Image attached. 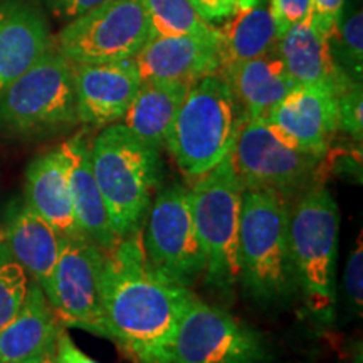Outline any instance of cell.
<instances>
[{"label": "cell", "mask_w": 363, "mask_h": 363, "mask_svg": "<svg viewBox=\"0 0 363 363\" xmlns=\"http://www.w3.org/2000/svg\"><path fill=\"white\" fill-rule=\"evenodd\" d=\"M195 294L145 261L142 230L104 252L103 308L108 340L135 363H165L177 325Z\"/></svg>", "instance_id": "1"}, {"label": "cell", "mask_w": 363, "mask_h": 363, "mask_svg": "<svg viewBox=\"0 0 363 363\" xmlns=\"http://www.w3.org/2000/svg\"><path fill=\"white\" fill-rule=\"evenodd\" d=\"M89 155L116 238L140 233L160 190V150L136 138L123 123H113L91 142Z\"/></svg>", "instance_id": "2"}, {"label": "cell", "mask_w": 363, "mask_h": 363, "mask_svg": "<svg viewBox=\"0 0 363 363\" xmlns=\"http://www.w3.org/2000/svg\"><path fill=\"white\" fill-rule=\"evenodd\" d=\"M289 252L306 306L330 323L337 305L340 208L323 185L299 194L288 211Z\"/></svg>", "instance_id": "3"}, {"label": "cell", "mask_w": 363, "mask_h": 363, "mask_svg": "<svg viewBox=\"0 0 363 363\" xmlns=\"http://www.w3.org/2000/svg\"><path fill=\"white\" fill-rule=\"evenodd\" d=\"M244 113L222 72L195 81L177 111L167 136L177 167L189 179L214 170L233 152Z\"/></svg>", "instance_id": "4"}, {"label": "cell", "mask_w": 363, "mask_h": 363, "mask_svg": "<svg viewBox=\"0 0 363 363\" xmlns=\"http://www.w3.org/2000/svg\"><path fill=\"white\" fill-rule=\"evenodd\" d=\"M289 202L266 190H242L239 283L259 303H278L296 291L288 234Z\"/></svg>", "instance_id": "5"}, {"label": "cell", "mask_w": 363, "mask_h": 363, "mask_svg": "<svg viewBox=\"0 0 363 363\" xmlns=\"http://www.w3.org/2000/svg\"><path fill=\"white\" fill-rule=\"evenodd\" d=\"M79 123L74 66L56 44L0 94V135L33 142L66 133Z\"/></svg>", "instance_id": "6"}, {"label": "cell", "mask_w": 363, "mask_h": 363, "mask_svg": "<svg viewBox=\"0 0 363 363\" xmlns=\"http://www.w3.org/2000/svg\"><path fill=\"white\" fill-rule=\"evenodd\" d=\"M195 230L206 254V283L229 293L239 283V225L242 187L229 157L189 189Z\"/></svg>", "instance_id": "7"}, {"label": "cell", "mask_w": 363, "mask_h": 363, "mask_svg": "<svg viewBox=\"0 0 363 363\" xmlns=\"http://www.w3.org/2000/svg\"><path fill=\"white\" fill-rule=\"evenodd\" d=\"M229 160L242 190H266L289 202L316 185L321 158L294 147L266 118L244 116Z\"/></svg>", "instance_id": "8"}, {"label": "cell", "mask_w": 363, "mask_h": 363, "mask_svg": "<svg viewBox=\"0 0 363 363\" xmlns=\"http://www.w3.org/2000/svg\"><path fill=\"white\" fill-rule=\"evenodd\" d=\"M142 229V247L147 264L184 288L206 272V254L195 230L189 189L172 184L158 190Z\"/></svg>", "instance_id": "9"}, {"label": "cell", "mask_w": 363, "mask_h": 363, "mask_svg": "<svg viewBox=\"0 0 363 363\" xmlns=\"http://www.w3.org/2000/svg\"><path fill=\"white\" fill-rule=\"evenodd\" d=\"M152 38L142 0H108L59 30L54 44L72 65L133 59Z\"/></svg>", "instance_id": "10"}, {"label": "cell", "mask_w": 363, "mask_h": 363, "mask_svg": "<svg viewBox=\"0 0 363 363\" xmlns=\"http://www.w3.org/2000/svg\"><path fill=\"white\" fill-rule=\"evenodd\" d=\"M264 337L219 306L192 298L177 325L165 363H267Z\"/></svg>", "instance_id": "11"}, {"label": "cell", "mask_w": 363, "mask_h": 363, "mask_svg": "<svg viewBox=\"0 0 363 363\" xmlns=\"http://www.w3.org/2000/svg\"><path fill=\"white\" fill-rule=\"evenodd\" d=\"M104 252L84 238H65L44 293L59 323L108 338L103 308Z\"/></svg>", "instance_id": "12"}, {"label": "cell", "mask_w": 363, "mask_h": 363, "mask_svg": "<svg viewBox=\"0 0 363 363\" xmlns=\"http://www.w3.org/2000/svg\"><path fill=\"white\" fill-rule=\"evenodd\" d=\"M266 120L294 147L323 160L338 133L337 89L328 84L294 86Z\"/></svg>", "instance_id": "13"}, {"label": "cell", "mask_w": 363, "mask_h": 363, "mask_svg": "<svg viewBox=\"0 0 363 363\" xmlns=\"http://www.w3.org/2000/svg\"><path fill=\"white\" fill-rule=\"evenodd\" d=\"M72 66L79 123L104 128L123 120L142 84L133 59Z\"/></svg>", "instance_id": "14"}, {"label": "cell", "mask_w": 363, "mask_h": 363, "mask_svg": "<svg viewBox=\"0 0 363 363\" xmlns=\"http://www.w3.org/2000/svg\"><path fill=\"white\" fill-rule=\"evenodd\" d=\"M133 61L142 81L194 84L220 71V39L219 34L150 38Z\"/></svg>", "instance_id": "15"}, {"label": "cell", "mask_w": 363, "mask_h": 363, "mask_svg": "<svg viewBox=\"0 0 363 363\" xmlns=\"http://www.w3.org/2000/svg\"><path fill=\"white\" fill-rule=\"evenodd\" d=\"M54 45L39 0H0V94Z\"/></svg>", "instance_id": "16"}, {"label": "cell", "mask_w": 363, "mask_h": 363, "mask_svg": "<svg viewBox=\"0 0 363 363\" xmlns=\"http://www.w3.org/2000/svg\"><path fill=\"white\" fill-rule=\"evenodd\" d=\"M89 145L86 135L78 133L59 147L66 158L71 201L79 233L103 252H110L118 246L120 239L113 230L103 195L91 169Z\"/></svg>", "instance_id": "17"}, {"label": "cell", "mask_w": 363, "mask_h": 363, "mask_svg": "<svg viewBox=\"0 0 363 363\" xmlns=\"http://www.w3.org/2000/svg\"><path fill=\"white\" fill-rule=\"evenodd\" d=\"M246 118H267L294 86L278 49L220 67Z\"/></svg>", "instance_id": "18"}, {"label": "cell", "mask_w": 363, "mask_h": 363, "mask_svg": "<svg viewBox=\"0 0 363 363\" xmlns=\"http://www.w3.org/2000/svg\"><path fill=\"white\" fill-rule=\"evenodd\" d=\"M26 206L62 238H83L72 208L66 158L61 147L35 157L26 172Z\"/></svg>", "instance_id": "19"}, {"label": "cell", "mask_w": 363, "mask_h": 363, "mask_svg": "<svg viewBox=\"0 0 363 363\" xmlns=\"http://www.w3.org/2000/svg\"><path fill=\"white\" fill-rule=\"evenodd\" d=\"M278 54L296 86L328 84L338 89L348 78L335 65L328 34H325L310 16L305 17L278 40Z\"/></svg>", "instance_id": "20"}, {"label": "cell", "mask_w": 363, "mask_h": 363, "mask_svg": "<svg viewBox=\"0 0 363 363\" xmlns=\"http://www.w3.org/2000/svg\"><path fill=\"white\" fill-rule=\"evenodd\" d=\"M61 328L43 288L33 281L21 310L0 330V363H21L54 350Z\"/></svg>", "instance_id": "21"}, {"label": "cell", "mask_w": 363, "mask_h": 363, "mask_svg": "<svg viewBox=\"0 0 363 363\" xmlns=\"http://www.w3.org/2000/svg\"><path fill=\"white\" fill-rule=\"evenodd\" d=\"M62 238L51 224L26 206L21 207L4 230L9 257L45 289L62 249Z\"/></svg>", "instance_id": "22"}, {"label": "cell", "mask_w": 363, "mask_h": 363, "mask_svg": "<svg viewBox=\"0 0 363 363\" xmlns=\"http://www.w3.org/2000/svg\"><path fill=\"white\" fill-rule=\"evenodd\" d=\"M217 29L222 66L262 56L276 49L279 40L267 0H240L233 16Z\"/></svg>", "instance_id": "23"}, {"label": "cell", "mask_w": 363, "mask_h": 363, "mask_svg": "<svg viewBox=\"0 0 363 363\" xmlns=\"http://www.w3.org/2000/svg\"><path fill=\"white\" fill-rule=\"evenodd\" d=\"M190 88L184 83L142 81L123 116V125L150 147H165L170 126Z\"/></svg>", "instance_id": "24"}, {"label": "cell", "mask_w": 363, "mask_h": 363, "mask_svg": "<svg viewBox=\"0 0 363 363\" xmlns=\"http://www.w3.org/2000/svg\"><path fill=\"white\" fill-rule=\"evenodd\" d=\"M331 56L337 67L353 81H362L363 12L360 2L347 0L328 35Z\"/></svg>", "instance_id": "25"}, {"label": "cell", "mask_w": 363, "mask_h": 363, "mask_svg": "<svg viewBox=\"0 0 363 363\" xmlns=\"http://www.w3.org/2000/svg\"><path fill=\"white\" fill-rule=\"evenodd\" d=\"M152 38L217 35L219 29L199 16L190 0H142Z\"/></svg>", "instance_id": "26"}, {"label": "cell", "mask_w": 363, "mask_h": 363, "mask_svg": "<svg viewBox=\"0 0 363 363\" xmlns=\"http://www.w3.org/2000/svg\"><path fill=\"white\" fill-rule=\"evenodd\" d=\"M2 254L4 246L0 249V330L17 315L29 289L27 272Z\"/></svg>", "instance_id": "27"}, {"label": "cell", "mask_w": 363, "mask_h": 363, "mask_svg": "<svg viewBox=\"0 0 363 363\" xmlns=\"http://www.w3.org/2000/svg\"><path fill=\"white\" fill-rule=\"evenodd\" d=\"M338 99V131L350 135L362 142L363 133V93L362 81L348 79L337 89Z\"/></svg>", "instance_id": "28"}, {"label": "cell", "mask_w": 363, "mask_h": 363, "mask_svg": "<svg viewBox=\"0 0 363 363\" xmlns=\"http://www.w3.org/2000/svg\"><path fill=\"white\" fill-rule=\"evenodd\" d=\"M343 289L345 298H347L348 305L352 311L357 313L358 316L362 315L363 305V247H362V235L358 238L357 247L353 249L350 256H348L347 266L343 272Z\"/></svg>", "instance_id": "29"}, {"label": "cell", "mask_w": 363, "mask_h": 363, "mask_svg": "<svg viewBox=\"0 0 363 363\" xmlns=\"http://www.w3.org/2000/svg\"><path fill=\"white\" fill-rule=\"evenodd\" d=\"M267 2L279 38L311 12V0H267Z\"/></svg>", "instance_id": "30"}, {"label": "cell", "mask_w": 363, "mask_h": 363, "mask_svg": "<svg viewBox=\"0 0 363 363\" xmlns=\"http://www.w3.org/2000/svg\"><path fill=\"white\" fill-rule=\"evenodd\" d=\"M43 7L48 9L54 17L61 21H72L76 17L89 12L91 9L101 6L108 0H39Z\"/></svg>", "instance_id": "31"}, {"label": "cell", "mask_w": 363, "mask_h": 363, "mask_svg": "<svg viewBox=\"0 0 363 363\" xmlns=\"http://www.w3.org/2000/svg\"><path fill=\"white\" fill-rule=\"evenodd\" d=\"M190 4L203 21L208 24H216L233 16L240 0H190Z\"/></svg>", "instance_id": "32"}, {"label": "cell", "mask_w": 363, "mask_h": 363, "mask_svg": "<svg viewBox=\"0 0 363 363\" xmlns=\"http://www.w3.org/2000/svg\"><path fill=\"white\" fill-rule=\"evenodd\" d=\"M54 363H98L96 360L86 355L81 348L72 342L65 326L59 330L54 347Z\"/></svg>", "instance_id": "33"}, {"label": "cell", "mask_w": 363, "mask_h": 363, "mask_svg": "<svg viewBox=\"0 0 363 363\" xmlns=\"http://www.w3.org/2000/svg\"><path fill=\"white\" fill-rule=\"evenodd\" d=\"M347 0H311V16L325 34L331 33Z\"/></svg>", "instance_id": "34"}, {"label": "cell", "mask_w": 363, "mask_h": 363, "mask_svg": "<svg viewBox=\"0 0 363 363\" xmlns=\"http://www.w3.org/2000/svg\"><path fill=\"white\" fill-rule=\"evenodd\" d=\"M21 363H54V350H48L44 353H39L33 358H27V360Z\"/></svg>", "instance_id": "35"}, {"label": "cell", "mask_w": 363, "mask_h": 363, "mask_svg": "<svg viewBox=\"0 0 363 363\" xmlns=\"http://www.w3.org/2000/svg\"><path fill=\"white\" fill-rule=\"evenodd\" d=\"M4 246V230H0V249Z\"/></svg>", "instance_id": "36"}]
</instances>
